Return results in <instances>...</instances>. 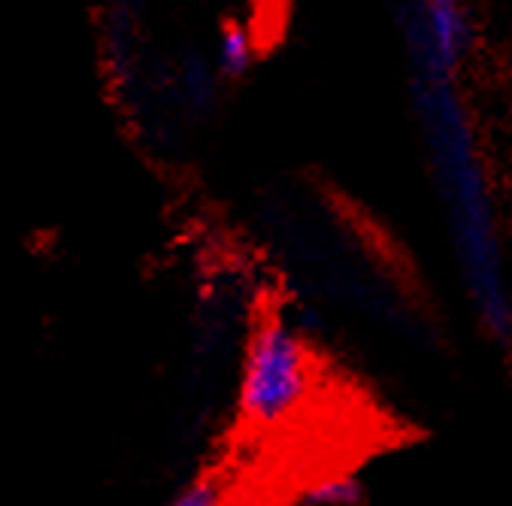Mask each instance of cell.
<instances>
[{
  "label": "cell",
  "mask_w": 512,
  "mask_h": 506,
  "mask_svg": "<svg viewBox=\"0 0 512 506\" xmlns=\"http://www.w3.org/2000/svg\"><path fill=\"white\" fill-rule=\"evenodd\" d=\"M219 70L216 64L203 52H185L176 64V85L185 100H191V107L207 113L216 104V88H219Z\"/></svg>",
  "instance_id": "obj_5"
},
{
  "label": "cell",
  "mask_w": 512,
  "mask_h": 506,
  "mask_svg": "<svg viewBox=\"0 0 512 506\" xmlns=\"http://www.w3.org/2000/svg\"><path fill=\"white\" fill-rule=\"evenodd\" d=\"M406 58L409 76H413L416 119L428 143L437 194L446 204L467 294L482 328L494 340L506 343L512 316L497 213L488 191L479 140L473 134V119L458 91V73L422 52H406Z\"/></svg>",
  "instance_id": "obj_1"
},
{
  "label": "cell",
  "mask_w": 512,
  "mask_h": 506,
  "mask_svg": "<svg viewBox=\"0 0 512 506\" xmlns=\"http://www.w3.org/2000/svg\"><path fill=\"white\" fill-rule=\"evenodd\" d=\"M255 58H258V46L249 25L237 19L225 22L216 34V55H213L219 76L228 82H240L255 67Z\"/></svg>",
  "instance_id": "obj_3"
},
{
  "label": "cell",
  "mask_w": 512,
  "mask_h": 506,
  "mask_svg": "<svg viewBox=\"0 0 512 506\" xmlns=\"http://www.w3.org/2000/svg\"><path fill=\"white\" fill-rule=\"evenodd\" d=\"M228 497V485L219 476H197L188 485H182L170 503L173 506H219Z\"/></svg>",
  "instance_id": "obj_6"
},
{
  "label": "cell",
  "mask_w": 512,
  "mask_h": 506,
  "mask_svg": "<svg viewBox=\"0 0 512 506\" xmlns=\"http://www.w3.org/2000/svg\"><path fill=\"white\" fill-rule=\"evenodd\" d=\"M313 355L300 328L267 313L252 328L237 385V416L252 431H273L300 416L313 394Z\"/></svg>",
  "instance_id": "obj_2"
},
{
  "label": "cell",
  "mask_w": 512,
  "mask_h": 506,
  "mask_svg": "<svg viewBox=\"0 0 512 506\" xmlns=\"http://www.w3.org/2000/svg\"><path fill=\"white\" fill-rule=\"evenodd\" d=\"M288 500L294 506H358V503H367V485L358 476L337 473V476L297 485L288 494Z\"/></svg>",
  "instance_id": "obj_4"
}]
</instances>
